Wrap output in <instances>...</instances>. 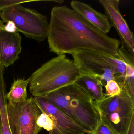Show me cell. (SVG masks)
I'll return each mask as SVG.
<instances>
[{
  "mask_svg": "<svg viewBox=\"0 0 134 134\" xmlns=\"http://www.w3.org/2000/svg\"><path fill=\"white\" fill-rule=\"evenodd\" d=\"M74 62L82 75L98 78L103 87L107 81H116L123 76L126 65L120 58L91 51H78L71 54Z\"/></svg>",
  "mask_w": 134,
  "mask_h": 134,
  "instance_id": "obj_4",
  "label": "cell"
},
{
  "mask_svg": "<svg viewBox=\"0 0 134 134\" xmlns=\"http://www.w3.org/2000/svg\"><path fill=\"white\" fill-rule=\"evenodd\" d=\"M6 111L11 134H38L42 129L37 124L42 112L34 97L21 102H8Z\"/></svg>",
  "mask_w": 134,
  "mask_h": 134,
  "instance_id": "obj_7",
  "label": "cell"
},
{
  "mask_svg": "<svg viewBox=\"0 0 134 134\" xmlns=\"http://www.w3.org/2000/svg\"><path fill=\"white\" fill-rule=\"evenodd\" d=\"M94 104L99 116L118 134H126L134 115V99L121 90L118 96H106Z\"/></svg>",
  "mask_w": 134,
  "mask_h": 134,
  "instance_id": "obj_5",
  "label": "cell"
},
{
  "mask_svg": "<svg viewBox=\"0 0 134 134\" xmlns=\"http://www.w3.org/2000/svg\"><path fill=\"white\" fill-rule=\"evenodd\" d=\"M126 134H134V115L132 118L130 125Z\"/></svg>",
  "mask_w": 134,
  "mask_h": 134,
  "instance_id": "obj_20",
  "label": "cell"
},
{
  "mask_svg": "<svg viewBox=\"0 0 134 134\" xmlns=\"http://www.w3.org/2000/svg\"><path fill=\"white\" fill-rule=\"evenodd\" d=\"M30 78L25 80L18 78L15 80L10 91L6 94L5 98L8 102L13 103L21 102L28 99L27 88L29 83Z\"/></svg>",
  "mask_w": 134,
  "mask_h": 134,
  "instance_id": "obj_14",
  "label": "cell"
},
{
  "mask_svg": "<svg viewBox=\"0 0 134 134\" xmlns=\"http://www.w3.org/2000/svg\"><path fill=\"white\" fill-rule=\"evenodd\" d=\"M0 129L2 134H11L9 129L7 116L4 114L0 116Z\"/></svg>",
  "mask_w": 134,
  "mask_h": 134,
  "instance_id": "obj_19",
  "label": "cell"
},
{
  "mask_svg": "<svg viewBox=\"0 0 134 134\" xmlns=\"http://www.w3.org/2000/svg\"><path fill=\"white\" fill-rule=\"evenodd\" d=\"M88 134H118L111 127L99 116L98 123L94 130Z\"/></svg>",
  "mask_w": 134,
  "mask_h": 134,
  "instance_id": "obj_16",
  "label": "cell"
},
{
  "mask_svg": "<svg viewBox=\"0 0 134 134\" xmlns=\"http://www.w3.org/2000/svg\"><path fill=\"white\" fill-rule=\"evenodd\" d=\"M70 6L72 10L99 30L106 34L109 32L112 26L106 15L80 1H73L70 3Z\"/></svg>",
  "mask_w": 134,
  "mask_h": 134,
  "instance_id": "obj_11",
  "label": "cell"
},
{
  "mask_svg": "<svg viewBox=\"0 0 134 134\" xmlns=\"http://www.w3.org/2000/svg\"><path fill=\"white\" fill-rule=\"evenodd\" d=\"M106 96H118L120 94L121 89L116 81L112 80L107 81L105 86Z\"/></svg>",
  "mask_w": 134,
  "mask_h": 134,
  "instance_id": "obj_17",
  "label": "cell"
},
{
  "mask_svg": "<svg viewBox=\"0 0 134 134\" xmlns=\"http://www.w3.org/2000/svg\"><path fill=\"white\" fill-rule=\"evenodd\" d=\"M36 1L26 0H0V12L4 9L16 5H20L21 4L28 2Z\"/></svg>",
  "mask_w": 134,
  "mask_h": 134,
  "instance_id": "obj_18",
  "label": "cell"
},
{
  "mask_svg": "<svg viewBox=\"0 0 134 134\" xmlns=\"http://www.w3.org/2000/svg\"><path fill=\"white\" fill-rule=\"evenodd\" d=\"M21 40L18 31L8 30L0 20V63L5 68L19 58L22 51Z\"/></svg>",
  "mask_w": 134,
  "mask_h": 134,
  "instance_id": "obj_10",
  "label": "cell"
},
{
  "mask_svg": "<svg viewBox=\"0 0 134 134\" xmlns=\"http://www.w3.org/2000/svg\"><path fill=\"white\" fill-rule=\"evenodd\" d=\"M37 125L50 132L53 130L54 124L52 118L49 115L44 113H42L38 117L37 121Z\"/></svg>",
  "mask_w": 134,
  "mask_h": 134,
  "instance_id": "obj_15",
  "label": "cell"
},
{
  "mask_svg": "<svg viewBox=\"0 0 134 134\" xmlns=\"http://www.w3.org/2000/svg\"><path fill=\"white\" fill-rule=\"evenodd\" d=\"M3 23H11L26 37L41 42L47 38L49 23L47 16L36 10L16 5L0 12Z\"/></svg>",
  "mask_w": 134,
  "mask_h": 134,
  "instance_id": "obj_6",
  "label": "cell"
},
{
  "mask_svg": "<svg viewBox=\"0 0 134 134\" xmlns=\"http://www.w3.org/2000/svg\"><path fill=\"white\" fill-rule=\"evenodd\" d=\"M119 0H100L112 27L117 32L122 47L134 56V37L119 10Z\"/></svg>",
  "mask_w": 134,
  "mask_h": 134,
  "instance_id": "obj_9",
  "label": "cell"
},
{
  "mask_svg": "<svg viewBox=\"0 0 134 134\" xmlns=\"http://www.w3.org/2000/svg\"><path fill=\"white\" fill-rule=\"evenodd\" d=\"M0 134H2V132H1V129H0Z\"/></svg>",
  "mask_w": 134,
  "mask_h": 134,
  "instance_id": "obj_21",
  "label": "cell"
},
{
  "mask_svg": "<svg viewBox=\"0 0 134 134\" xmlns=\"http://www.w3.org/2000/svg\"><path fill=\"white\" fill-rule=\"evenodd\" d=\"M42 113L50 116L54 122L53 130L49 134H85L87 131L77 124L60 109L44 97H34Z\"/></svg>",
  "mask_w": 134,
  "mask_h": 134,
  "instance_id": "obj_8",
  "label": "cell"
},
{
  "mask_svg": "<svg viewBox=\"0 0 134 134\" xmlns=\"http://www.w3.org/2000/svg\"><path fill=\"white\" fill-rule=\"evenodd\" d=\"M74 83L87 92L94 102L100 101L105 96L102 81L95 77L83 75Z\"/></svg>",
  "mask_w": 134,
  "mask_h": 134,
  "instance_id": "obj_13",
  "label": "cell"
},
{
  "mask_svg": "<svg viewBox=\"0 0 134 134\" xmlns=\"http://www.w3.org/2000/svg\"><path fill=\"white\" fill-rule=\"evenodd\" d=\"M47 39L50 51L58 55L84 50L119 56V40L108 36L66 6L52 9Z\"/></svg>",
  "mask_w": 134,
  "mask_h": 134,
  "instance_id": "obj_1",
  "label": "cell"
},
{
  "mask_svg": "<svg viewBox=\"0 0 134 134\" xmlns=\"http://www.w3.org/2000/svg\"><path fill=\"white\" fill-rule=\"evenodd\" d=\"M43 97L86 129L88 133L96 127L99 116L94 101L87 92L74 83Z\"/></svg>",
  "mask_w": 134,
  "mask_h": 134,
  "instance_id": "obj_2",
  "label": "cell"
},
{
  "mask_svg": "<svg viewBox=\"0 0 134 134\" xmlns=\"http://www.w3.org/2000/svg\"><path fill=\"white\" fill-rule=\"evenodd\" d=\"M83 76L73 60L59 55L45 63L29 77V91L34 97H43L74 83Z\"/></svg>",
  "mask_w": 134,
  "mask_h": 134,
  "instance_id": "obj_3",
  "label": "cell"
},
{
  "mask_svg": "<svg viewBox=\"0 0 134 134\" xmlns=\"http://www.w3.org/2000/svg\"><path fill=\"white\" fill-rule=\"evenodd\" d=\"M118 54L126 65V70L117 82L121 90L134 99V56L122 46L118 48Z\"/></svg>",
  "mask_w": 134,
  "mask_h": 134,
  "instance_id": "obj_12",
  "label": "cell"
}]
</instances>
